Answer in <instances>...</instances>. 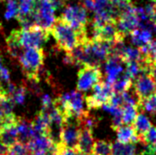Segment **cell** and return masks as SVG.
I'll return each instance as SVG.
<instances>
[{"instance_id":"37","label":"cell","mask_w":156,"mask_h":155,"mask_svg":"<svg viewBox=\"0 0 156 155\" xmlns=\"http://www.w3.org/2000/svg\"><path fill=\"white\" fill-rule=\"evenodd\" d=\"M82 1H84V0H82Z\"/></svg>"},{"instance_id":"33","label":"cell","mask_w":156,"mask_h":155,"mask_svg":"<svg viewBox=\"0 0 156 155\" xmlns=\"http://www.w3.org/2000/svg\"><path fill=\"white\" fill-rule=\"evenodd\" d=\"M6 153H7V148L0 143V155Z\"/></svg>"},{"instance_id":"17","label":"cell","mask_w":156,"mask_h":155,"mask_svg":"<svg viewBox=\"0 0 156 155\" xmlns=\"http://www.w3.org/2000/svg\"><path fill=\"white\" fill-rule=\"evenodd\" d=\"M152 122L148 119L147 116H145L143 113H138L135 121L133 123V127L135 131V133L138 137L139 143L141 139L144 137V135L149 131V129L152 127Z\"/></svg>"},{"instance_id":"12","label":"cell","mask_w":156,"mask_h":155,"mask_svg":"<svg viewBox=\"0 0 156 155\" xmlns=\"http://www.w3.org/2000/svg\"><path fill=\"white\" fill-rule=\"evenodd\" d=\"M16 128H17L18 142L27 143L31 139L37 136V133L32 125V122H28L24 118L17 117Z\"/></svg>"},{"instance_id":"21","label":"cell","mask_w":156,"mask_h":155,"mask_svg":"<svg viewBox=\"0 0 156 155\" xmlns=\"http://www.w3.org/2000/svg\"><path fill=\"white\" fill-rule=\"evenodd\" d=\"M122 111L123 124L133 125V122L135 121L139 113V108L133 106V105H124L122 108Z\"/></svg>"},{"instance_id":"18","label":"cell","mask_w":156,"mask_h":155,"mask_svg":"<svg viewBox=\"0 0 156 155\" xmlns=\"http://www.w3.org/2000/svg\"><path fill=\"white\" fill-rule=\"evenodd\" d=\"M112 155H137L134 143H122L118 141L112 143Z\"/></svg>"},{"instance_id":"19","label":"cell","mask_w":156,"mask_h":155,"mask_svg":"<svg viewBox=\"0 0 156 155\" xmlns=\"http://www.w3.org/2000/svg\"><path fill=\"white\" fill-rule=\"evenodd\" d=\"M133 79L124 72L118 78V79L112 86L115 93H123L131 88H133Z\"/></svg>"},{"instance_id":"36","label":"cell","mask_w":156,"mask_h":155,"mask_svg":"<svg viewBox=\"0 0 156 155\" xmlns=\"http://www.w3.org/2000/svg\"><path fill=\"white\" fill-rule=\"evenodd\" d=\"M0 64H1V56H0Z\"/></svg>"},{"instance_id":"16","label":"cell","mask_w":156,"mask_h":155,"mask_svg":"<svg viewBox=\"0 0 156 155\" xmlns=\"http://www.w3.org/2000/svg\"><path fill=\"white\" fill-rule=\"evenodd\" d=\"M133 43L138 48L148 45L153 41V32L146 28H136L131 33Z\"/></svg>"},{"instance_id":"29","label":"cell","mask_w":156,"mask_h":155,"mask_svg":"<svg viewBox=\"0 0 156 155\" xmlns=\"http://www.w3.org/2000/svg\"><path fill=\"white\" fill-rule=\"evenodd\" d=\"M0 78L5 81V82H10V73L6 68H5L2 64H0Z\"/></svg>"},{"instance_id":"8","label":"cell","mask_w":156,"mask_h":155,"mask_svg":"<svg viewBox=\"0 0 156 155\" xmlns=\"http://www.w3.org/2000/svg\"><path fill=\"white\" fill-rule=\"evenodd\" d=\"M133 90L142 101L156 94V80L149 73L144 72L133 80Z\"/></svg>"},{"instance_id":"32","label":"cell","mask_w":156,"mask_h":155,"mask_svg":"<svg viewBox=\"0 0 156 155\" xmlns=\"http://www.w3.org/2000/svg\"><path fill=\"white\" fill-rule=\"evenodd\" d=\"M9 95H8V93H7V90L1 85V83H0V100H2V99H4V98H5V97H8Z\"/></svg>"},{"instance_id":"10","label":"cell","mask_w":156,"mask_h":155,"mask_svg":"<svg viewBox=\"0 0 156 155\" xmlns=\"http://www.w3.org/2000/svg\"><path fill=\"white\" fill-rule=\"evenodd\" d=\"M123 60L122 58L115 54L111 53V55L105 60V71H106V82L112 85L118 78L124 72V69L122 67Z\"/></svg>"},{"instance_id":"11","label":"cell","mask_w":156,"mask_h":155,"mask_svg":"<svg viewBox=\"0 0 156 155\" xmlns=\"http://www.w3.org/2000/svg\"><path fill=\"white\" fill-rule=\"evenodd\" d=\"M94 143L95 141L92 135V131L80 127L77 150H79L83 155H92Z\"/></svg>"},{"instance_id":"24","label":"cell","mask_w":156,"mask_h":155,"mask_svg":"<svg viewBox=\"0 0 156 155\" xmlns=\"http://www.w3.org/2000/svg\"><path fill=\"white\" fill-rule=\"evenodd\" d=\"M26 95H27V88L25 86L21 87H16V89L14 90L12 94L9 95L11 100L14 101L15 104H19L22 105L25 102L26 100Z\"/></svg>"},{"instance_id":"27","label":"cell","mask_w":156,"mask_h":155,"mask_svg":"<svg viewBox=\"0 0 156 155\" xmlns=\"http://www.w3.org/2000/svg\"><path fill=\"white\" fill-rule=\"evenodd\" d=\"M55 155H83L79 150L69 148L58 143L55 144Z\"/></svg>"},{"instance_id":"31","label":"cell","mask_w":156,"mask_h":155,"mask_svg":"<svg viewBox=\"0 0 156 155\" xmlns=\"http://www.w3.org/2000/svg\"><path fill=\"white\" fill-rule=\"evenodd\" d=\"M148 72L149 74L156 80V59L152 61L148 66Z\"/></svg>"},{"instance_id":"28","label":"cell","mask_w":156,"mask_h":155,"mask_svg":"<svg viewBox=\"0 0 156 155\" xmlns=\"http://www.w3.org/2000/svg\"><path fill=\"white\" fill-rule=\"evenodd\" d=\"M156 142V127L152 126L149 131L144 135V137L141 139L140 143H142L144 145H149Z\"/></svg>"},{"instance_id":"4","label":"cell","mask_w":156,"mask_h":155,"mask_svg":"<svg viewBox=\"0 0 156 155\" xmlns=\"http://www.w3.org/2000/svg\"><path fill=\"white\" fill-rule=\"evenodd\" d=\"M79 32H86L89 23L87 9L83 4L68 5L64 7L60 16Z\"/></svg>"},{"instance_id":"15","label":"cell","mask_w":156,"mask_h":155,"mask_svg":"<svg viewBox=\"0 0 156 155\" xmlns=\"http://www.w3.org/2000/svg\"><path fill=\"white\" fill-rule=\"evenodd\" d=\"M117 132V141L122 143H139L138 137L135 133V131L133 125L123 124L116 131Z\"/></svg>"},{"instance_id":"25","label":"cell","mask_w":156,"mask_h":155,"mask_svg":"<svg viewBox=\"0 0 156 155\" xmlns=\"http://www.w3.org/2000/svg\"><path fill=\"white\" fill-rule=\"evenodd\" d=\"M28 152L27 144L21 142H16L12 146L7 148V153L9 155H27Z\"/></svg>"},{"instance_id":"7","label":"cell","mask_w":156,"mask_h":155,"mask_svg":"<svg viewBox=\"0 0 156 155\" xmlns=\"http://www.w3.org/2000/svg\"><path fill=\"white\" fill-rule=\"evenodd\" d=\"M80 127L77 119H64L59 136L60 143L67 147L77 149L80 137Z\"/></svg>"},{"instance_id":"23","label":"cell","mask_w":156,"mask_h":155,"mask_svg":"<svg viewBox=\"0 0 156 155\" xmlns=\"http://www.w3.org/2000/svg\"><path fill=\"white\" fill-rule=\"evenodd\" d=\"M140 110H144L153 115H156V94L141 101Z\"/></svg>"},{"instance_id":"3","label":"cell","mask_w":156,"mask_h":155,"mask_svg":"<svg viewBox=\"0 0 156 155\" xmlns=\"http://www.w3.org/2000/svg\"><path fill=\"white\" fill-rule=\"evenodd\" d=\"M17 30L19 42L24 48H41L48 40L50 33L48 30H46L37 25L27 28L22 27Z\"/></svg>"},{"instance_id":"1","label":"cell","mask_w":156,"mask_h":155,"mask_svg":"<svg viewBox=\"0 0 156 155\" xmlns=\"http://www.w3.org/2000/svg\"><path fill=\"white\" fill-rule=\"evenodd\" d=\"M49 32L55 38L58 49L66 53L70 52L76 47L82 45L89 39L87 31H77L60 16L56 19Z\"/></svg>"},{"instance_id":"30","label":"cell","mask_w":156,"mask_h":155,"mask_svg":"<svg viewBox=\"0 0 156 155\" xmlns=\"http://www.w3.org/2000/svg\"><path fill=\"white\" fill-rule=\"evenodd\" d=\"M142 155H156V142L152 144L146 145Z\"/></svg>"},{"instance_id":"34","label":"cell","mask_w":156,"mask_h":155,"mask_svg":"<svg viewBox=\"0 0 156 155\" xmlns=\"http://www.w3.org/2000/svg\"><path fill=\"white\" fill-rule=\"evenodd\" d=\"M154 16H155V21H156V0L154 1Z\"/></svg>"},{"instance_id":"26","label":"cell","mask_w":156,"mask_h":155,"mask_svg":"<svg viewBox=\"0 0 156 155\" xmlns=\"http://www.w3.org/2000/svg\"><path fill=\"white\" fill-rule=\"evenodd\" d=\"M18 14V3L17 0H6V10L5 12V19L9 20L17 16Z\"/></svg>"},{"instance_id":"20","label":"cell","mask_w":156,"mask_h":155,"mask_svg":"<svg viewBox=\"0 0 156 155\" xmlns=\"http://www.w3.org/2000/svg\"><path fill=\"white\" fill-rule=\"evenodd\" d=\"M18 14L16 19H21L32 15L35 5V0H17Z\"/></svg>"},{"instance_id":"22","label":"cell","mask_w":156,"mask_h":155,"mask_svg":"<svg viewBox=\"0 0 156 155\" xmlns=\"http://www.w3.org/2000/svg\"><path fill=\"white\" fill-rule=\"evenodd\" d=\"M92 155H112V143L107 141H96L93 146Z\"/></svg>"},{"instance_id":"35","label":"cell","mask_w":156,"mask_h":155,"mask_svg":"<svg viewBox=\"0 0 156 155\" xmlns=\"http://www.w3.org/2000/svg\"><path fill=\"white\" fill-rule=\"evenodd\" d=\"M1 155H9V154H8V153H4V154H1Z\"/></svg>"},{"instance_id":"9","label":"cell","mask_w":156,"mask_h":155,"mask_svg":"<svg viewBox=\"0 0 156 155\" xmlns=\"http://www.w3.org/2000/svg\"><path fill=\"white\" fill-rule=\"evenodd\" d=\"M116 25L121 34H122L124 37L131 35L133 30L139 27L140 20L136 15L134 5L119 16V18L116 20Z\"/></svg>"},{"instance_id":"2","label":"cell","mask_w":156,"mask_h":155,"mask_svg":"<svg viewBox=\"0 0 156 155\" xmlns=\"http://www.w3.org/2000/svg\"><path fill=\"white\" fill-rule=\"evenodd\" d=\"M45 54L42 48H25L18 58L22 71L30 82L39 81V73L44 64Z\"/></svg>"},{"instance_id":"5","label":"cell","mask_w":156,"mask_h":155,"mask_svg":"<svg viewBox=\"0 0 156 155\" xmlns=\"http://www.w3.org/2000/svg\"><path fill=\"white\" fill-rule=\"evenodd\" d=\"M102 80V73L100 66L84 65L78 72L77 90L88 91Z\"/></svg>"},{"instance_id":"6","label":"cell","mask_w":156,"mask_h":155,"mask_svg":"<svg viewBox=\"0 0 156 155\" xmlns=\"http://www.w3.org/2000/svg\"><path fill=\"white\" fill-rule=\"evenodd\" d=\"M114 90L112 86L102 80L93 88V93L85 97V102L88 110H96L110 102Z\"/></svg>"},{"instance_id":"13","label":"cell","mask_w":156,"mask_h":155,"mask_svg":"<svg viewBox=\"0 0 156 155\" xmlns=\"http://www.w3.org/2000/svg\"><path fill=\"white\" fill-rule=\"evenodd\" d=\"M16 122L0 127V143L6 148H9L14 143L18 142Z\"/></svg>"},{"instance_id":"14","label":"cell","mask_w":156,"mask_h":155,"mask_svg":"<svg viewBox=\"0 0 156 155\" xmlns=\"http://www.w3.org/2000/svg\"><path fill=\"white\" fill-rule=\"evenodd\" d=\"M5 44H6V49L9 55L13 57L14 58L18 59L20 56L22 55L25 48L22 47V45L19 42L17 29L13 30L10 33V35L5 38Z\"/></svg>"}]
</instances>
